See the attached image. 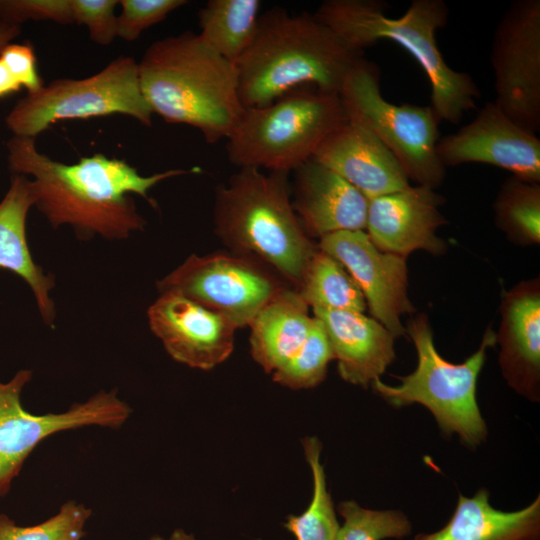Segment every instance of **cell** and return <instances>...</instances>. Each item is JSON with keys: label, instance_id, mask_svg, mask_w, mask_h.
<instances>
[{"label": "cell", "instance_id": "cb8c5ba5", "mask_svg": "<svg viewBox=\"0 0 540 540\" xmlns=\"http://www.w3.org/2000/svg\"><path fill=\"white\" fill-rule=\"evenodd\" d=\"M260 6L258 0H210L198 12V35L212 50L235 63L255 38Z\"/></svg>", "mask_w": 540, "mask_h": 540}, {"label": "cell", "instance_id": "7a4b0ae2", "mask_svg": "<svg viewBox=\"0 0 540 540\" xmlns=\"http://www.w3.org/2000/svg\"><path fill=\"white\" fill-rule=\"evenodd\" d=\"M363 51L349 46L314 14L272 8L259 17L255 38L234 63L244 108L268 105L302 87L340 95Z\"/></svg>", "mask_w": 540, "mask_h": 540}, {"label": "cell", "instance_id": "6da1fadb", "mask_svg": "<svg viewBox=\"0 0 540 540\" xmlns=\"http://www.w3.org/2000/svg\"><path fill=\"white\" fill-rule=\"evenodd\" d=\"M6 148L12 173L32 177L34 206L51 226L69 225L82 239H125L142 230L146 221L131 194L151 202L148 193L156 184L200 171L172 169L143 176L125 160L102 153L66 164L41 153L34 138L12 136Z\"/></svg>", "mask_w": 540, "mask_h": 540}, {"label": "cell", "instance_id": "2e32d148", "mask_svg": "<svg viewBox=\"0 0 540 540\" xmlns=\"http://www.w3.org/2000/svg\"><path fill=\"white\" fill-rule=\"evenodd\" d=\"M442 195L434 189L417 185L369 200L366 229L373 244L381 251L406 257L423 249L442 254L445 242L436 234L447 223L439 208Z\"/></svg>", "mask_w": 540, "mask_h": 540}, {"label": "cell", "instance_id": "1f68e13d", "mask_svg": "<svg viewBox=\"0 0 540 540\" xmlns=\"http://www.w3.org/2000/svg\"><path fill=\"white\" fill-rule=\"evenodd\" d=\"M29 20L72 24L71 0H0V22L21 27Z\"/></svg>", "mask_w": 540, "mask_h": 540}, {"label": "cell", "instance_id": "3957f363", "mask_svg": "<svg viewBox=\"0 0 540 540\" xmlns=\"http://www.w3.org/2000/svg\"><path fill=\"white\" fill-rule=\"evenodd\" d=\"M138 76L152 113L167 123L196 128L208 143L226 139L245 109L234 63L192 31L150 44Z\"/></svg>", "mask_w": 540, "mask_h": 540}, {"label": "cell", "instance_id": "8992f818", "mask_svg": "<svg viewBox=\"0 0 540 540\" xmlns=\"http://www.w3.org/2000/svg\"><path fill=\"white\" fill-rule=\"evenodd\" d=\"M407 331L417 353L415 370L396 376L399 385H388L377 378L370 386L393 408L412 404L426 407L445 438L455 434L462 445L476 449L488 436L476 399V385L487 349L496 343L495 332L488 327L477 351L462 363H452L438 353L425 314L411 319Z\"/></svg>", "mask_w": 540, "mask_h": 540}, {"label": "cell", "instance_id": "7402d4cb", "mask_svg": "<svg viewBox=\"0 0 540 540\" xmlns=\"http://www.w3.org/2000/svg\"><path fill=\"white\" fill-rule=\"evenodd\" d=\"M413 540H540V495L522 509L503 511L491 505L486 488L472 497L459 494L448 522Z\"/></svg>", "mask_w": 540, "mask_h": 540}, {"label": "cell", "instance_id": "d590c367", "mask_svg": "<svg viewBox=\"0 0 540 540\" xmlns=\"http://www.w3.org/2000/svg\"><path fill=\"white\" fill-rule=\"evenodd\" d=\"M21 33V27L0 22V52Z\"/></svg>", "mask_w": 540, "mask_h": 540}, {"label": "cell", "instance_id": "d6a6232c", "mask_svg": "<svg viewBox=\"0 0 540 540\" xmlns=\"http://www.w3.org/2000/svg\"><path fill=\"white\" fill-rule=\"evenodd\" d=\"M117 0H71L73 22L87 27L90 39L109 45L117 37Z\"/></svg>", "mask_w": 540, "mask_h": 540}, {"label": "cell", "instance_id": "8fae6325", "mask_svg": "<svg viewBox=\"0 0 540 540\" xmlns=\"http://www.w3.org/2000/svg\"><path fill=\"white\" fill-rule=\"evenodd\" d=\"M494 102L517 125L540 131V0H515L498 22L491 46Z\"/></svg>", "mask_w": 540, "mask_h": 540}, {"label": "cell", "instance_id": "8d00e7d4", "mask_svg": "<svg viewBox=\"0 0 540 540\" xmlns=\"http://www.w3.org/2000/svg\"><path fill=\"white\" fill-rule=\"evenodd\" d=\"M150 540H197L192 534H188L183 529H175L168 538L159 535L153 536Z\"/></svg>", "mask_w": 540, "mask_h": 540}, {"label": "cell", "instance_id": "7c38bea8", "mask_svg": "<svg viewBox=\"0 0 540 540\" xmlns=\"http://www.w3.org/2000/svg\"><path fill=\"white\" fill-rule=\"evenodd\" d=\"M229 319L250 325L259 310L282 288L258 264L244 256L191 255L157 283Z\"/></svg>", "mask_w": 540, "mask_h": 540}, {"label": "cell", "instance_id": "f546056e", "mask_svg": "<svg viewBox=\"0 0 540 540\" xmlns=\"http://www.w3.org/2000/svg\"><path fill=\"white\" fill-rule=\"evenodd\" d=\"M91 515L90 508L72 500L34 526H18L6 514H0V540H82Z\"/></svg>", "mask_w": 540, "mask_h": 540}, {"label": "cell", "instance_id": "ba28073f", "mask_svg": "<svg viewBox=\"0 0 540 540\" xmlns=\"http://www.w3.org/2000/svg\"><path fill=\"white\" fill-rule=\"evenodd\" d=\"M127 115L142 125L152 124V111L139 83L138 63L121 56L84 79H56L28 92L5 118L13 136L34 138L67 119Z\"/></svg>", "mask_w": 540, "mask_h": 540}, {"label": "cell", "instance_id": "5b68a950", "mask_svg": "<svg viewBox=\"0 0 540 540\" xmlns=\"http://www.w3.org/2000/svg\"><path fill=\"white\" fill-rule=\"evenodd\" d=\"M287 175L239 168L217 188L214 222L231 248L255 255L299 286L316 250L290 201Z\"/></svg>", "mask_w": 540, "mask_h": 540}, {"label": "cell", "instance_id": "484cf974", "mask_svg": "<svg viewBox=\"0 0 540 540\" xmlns=\"http://www.w3.org/2000/svg\"><path fill=\"white\" fill-rule=\"evenodd\" d=\"M302 445L312 473V499L302 514L288 516L285 528L297 540H336L340 526L321 463L322 443L310 436L302 440Z\"/></svg>", "mask_w": 540, "mask_h": 540}, {"label": "cell", "instance_id": "ac0fdd59", "mask_svg": "<svg viewBox=\"0 0 540 540\" xmlns=\"http://www.w3.org/2000/svg\"><path fill=\"white\" fill-rule=\"evenodd\" d=\"M496 334L499 364L509 386L526 399H540V288L538 279L518 284L501 304Z\"/></svg>", "mask_w": 540, "mask_h": 540}, {"label": "cell", "instance_id": "f1b7e54d", "mask_svg": "<svg viewBox=\"0 0 540 540\" xmlns=\"http://www.w3.org/2000/svg\"><path fill=\"white\" fill-rule=\"evenodd\" d=\"M337 510L344 523L336 540L403 539L412 532L409 518L399 510H372L354 500L340 502Z\"/></svg>", "mask_w": 540, "mask_h": 540}, {"label": "cell", "instance_id": "4dcf8cb0", "mask_svg": "<svg viewBox=\"0 0 540 540\" xmlns=\"http://www.w3.org/2000/svg\"><path fill=\"white\" fill-rule=\"evenodd\" d=\"M185 0H120L117 37L131 42L143 31L163 21L171 12L186 5Z\"/></svg>", "mask_w": 540, "mask_h": 540}, {"label": "cell", "instance_id": "d6986e66", "mask_svg": "<svg viewBox=\"0 0 540 540\" xmlns=\"http://www.w3.org/2000/svg\"><path fill=\"white\" fill-rule=\"evenodd\" d=\"M295 171L292 205L307 234L365 229L369 200L357 188L313 158Z\"/></svg>", "mask_w": 540, "mask_h": 540}, {"label": "cell", "instance_id": "5bb4252c", "mask_svg": "<svg viewBox=\"0 0 540 540\" xmlns=\"http://www.w3.org/2000/svg\"><path fill=\"white\" fill-rule=\"evenodd\" d=\"M436 150L445 168L484 163L540 182V139L512 121L494 101L486 102L471 122L440 138Z\"/></svg>", "mask_w": 540, "mask_h": 540}, {"label": "cell", "instance_id": "603a6c76", "mask_svg": "<svg viewBox=\"0 0 540 540\" xmlns=\"http://www.w3.org/2000/svg\"><path fill=\"white\" fill-rule=\"evenodd\" d=\"M298 291L282 287L250 323L251 354L267 373L286 364L301 348L312 325Z\"/></svg>", "mask_w": 540, "mask_h": 540}, {"label": "cell", "instance_id": "83f0119b", "mask_svg": "<svg viewBox=\"0 0 540 540\" xmlns=\"http://www.w3.org/2000/svg\"><path fill=\"white\" fill-rule=\"evenodd\" d=\"M333 350L322 322L313 317L309 333L298 352L272 373L273 380L290 389H309L326 377Z\"/></svg>", "mask_w": 540, "mask_h": 540}, {"label": "cell", "instance_id": "e575fe53", "mask_svg": "<svg viewBox=\"0 0 540 540\" xmlns=\"http://www.w3.org/2000/svg\"><path fill=\"white\" fill-rule=\"evenodd\" d=\"M21 88V85L0 59V99L17 93Z\"/></svg>", "mask_w": 540, "mask_h": 540}, {"label": "cell", "instance_id": "836d02e7", "mask_svg": "<svg viewBox=\"0 0 540 540\" xmlns=\"http://www.w3.org/2000/svg\"><path fill=\"white\" fill-rule=\"evenodd\" d=\"M0 59L21 87L26 88L28 92L36 91L43 86L38 73L35 51L29 42L7 44L0 52Z\"/></svg>", "mask_w": 540, "mask_h": 540}, {"label": "cell", "instance_id": "30bf717a", "mask_svg": "<svg viewBox=\"0 0 540 540\" xmlns=\"http://www.w3.org/2000/svg\"><path fill=\"white\" fill-rule=\"evenodd\" d=\"M31 370H20L8 382L0 381V497L10 490L25 460L47 437L86 426L118 429L131 415V407L116 389L101 390L61 413L32 414L21 404V392Z\"/></svg>", "mask_w": 540, "mask_h": 540}, {"label": "cell", "instance_id": "e0dca14e", "mask_svg": "<svg viewBox=\"0 0 540 540\" xmlns=\"http://www.w3.org/2000/svg\"><path fill=\"white\" fill-rule=\"evenodd\" d=\"M313 159L344 178L368 200L410 185L392 152L370 130L349 118L321 143Z\"/></svg>", "mask_w": 540, "mask_h": 540}, {"label": "cell", "instance_id": "9c48e42d", "mask_svg": "<svg viewBox=\"0 0 540 540\" xmlns=\"http://www.w3.org/2000/svg\"><path fill=\"white\" fill-rule=\"evenodd\" d=\"M339 96L348 118L392 152L409 180L432 189L441 185L446 170L436 147L442 120L430 105L388 102L380 91L377 66L364 58L346 77Z\"/></svg>", "mask_w": 540, "mask_h": 540}, {"label": "cell", "instance_id": "ffe728a7", "mask_svg": "<svg viewBox=\"0 0 540 540\" xmlns=\"http://www.w3.org/2000/svg\"><path fill=\"white\" fill-rule=\"evenodd\" d=\"M329 338L343 380L367 388L395 360V337L360 312L313 308Z\"/></svg>", "mask_w": 540, "mask_h": 540}, {"label": "cell", "instance_id": "4fadbf2b", "mask_svg": "<svg viewBox=\"0 0 540 540\" xmlns=\"http://www.w3.org/2000/svg\"><path fill=\"white\" fill-rule=\"evenodd\" d=\"M319 249L338 260L360 288L375 320L395 338L405 333L401 316L414 312L408 295L406 257L378 249L363 230L320 238Z\"/></svg>", "mask_w": 540, "mask_h": 540}, {"label": "cell", "instance_id": "9a60e30c", "mask_svg": "<svg viewBox=\"0 0 540 540\" xmlns=\"http://www.w3.org/2000/svg\"><path fill=\"white\" fill-rule=\"evenodd\" d=\"M147 317L167 353L191 368L210 370L233 351L237 327L179 293L161 292L148 308Z\"/></svg>", "mask_w": 540, "mask_h": 540}, {"label": "cell", "instance_id": "4316f807", "mask_svg": "<svg viewBox=\"0 0 540 540\" xmlns=\"http://www.w3.org/2000/svg\"><path fill=\"white\" fill-rule=\"evenodd\" d=\"M495 223L519 244L540 241V185L511 176L494 202Z\"/></svg>", "mask_w": 540, "mask_h": 540}, {"label": "cell", "instance_id": "52a82bcc", "mask_svg": "<svg viewBox=\"0 0 540 540\" xmlns=\"http://www.w3.org/2000/svg\"><path fill=\"white\" fill-rule=\"evenodd\" d=\"M347 120L340 96L298 88L268 105L245 108L226 138L227 156L239 168L289 173Z\"/></svg>", "mask_w": 540, "mask_h": 540}, {"label": "cell", "instance_id": "277c9868", "mask_svg": "<svg viewBox=\"0 0 540 540\" xmlns=\"http://www.w3.org/2000/svg\"><path fill=\"white\" fill-rule=\"evenodd\" d=\"M381 0H326L315 17L352 48L363 51L380 40L404 48L421 66L431 87V104L441 120L458 124L476 108L481 92L472 76L452 69L437 46L436 32L448 22L443 0H413L397 18Z\"/></svg>", "mask_w": 540, "mask_h": 540}, {"label": "cell", "instance_id": "44dd1931", "mask_svg": "<svg viewBox=\"0 0 540 540\" xmlns=\"http://www.w3.org/2000/svg\"><path fill=\"white\" fill-rule=\"evenodd\" d=\"M34 203L31 180L13 174L0 201V269L14 272L29 285L43 321L54 327L56 310L50 291L55 280L35 263L27 242L26 220Z\"/></svg>", "mask_w": 540, "mask_h": 540}, {"label": "cell", "instance_id": "d4e9b609", "mask_svg": "<svg viewBox=\"0 0 540 540\" xmlns=\"http://www.w3.org/2000/svg\"><path fill=\"white\" fill-rule=\"evenodd\" d=\"M298 291L312 308L363 313L365 298L344 266L331 255L316 250L304 271Z\"/></svg>", "mask_w": 540, "mask_h": 540}]
</instances>
